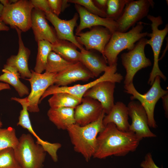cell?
Returning a JSON list of instances; mask_svg holds the SVG:
<instances>
[{
  "label": "cell",
  "mask_w": 168,
  "mask_h": 168,
  "mask_svg": "<svg viewBox=\"0 0 168 168\" xmlns=\"http://www.w3.org/2000/svg\"><path fill=\"white\" fill-rule=\"evenodd\" d=\"M140 140L133 132L119 130L115 124H107L99 133L93 157L105 159L111 156H124L135 151Z\"/></svg>",
  "instance_id": "1"
},
{
  "label": "cell",
  "mask_w": 168,
  "mask_h": 168,
  "mask_svg": "<svg viewBox=\"0 0 168 168\" xmlns=\"http://www.w3.org/2000/svg\"><path fill=\"white\" fill-rule=\"evenodd\" d=\"M105 114L104 111L97 120L87 125L81 126L75 124L69 125L66 129L74 150L87 161L95 152L97 137L104 128L103 120Z\"/></svg>",
  "instance_id": "2"
},
{
  "label": "cell",
  "mask_w": 168,
  "mask_h": 168,
  "mask_svg": "<svg viewBox=\"0 0 168 168\" xmlns=\"http://www.w3.org/2000/svg\"><path fill=\"white\" fill-rule=\"evenodd\" d=\"M142 22H139L128 31L113 33L105 48L104 57L109 66L117 65L118 54L123 50L133 49L135 43L141 39L147 36L148 33L142 32Z\"/></svg>",
  "instance_id": "3"
},
{
  "label": "cell",
  "mask_w": 168,
  "mask_h": 168,
  "mask_svg": "<svg viewBox=\"0 0 168 168\" xmlns=\"http://www.w3.org/2000/svg\"><path fill=\"white\" fill-rule=\"evenodd\" d=\"M14 151L15 158L21 168H42L46 152L35 142L29 134H23Z\"/></svg>",
  "instance_id": "4"
},
{
  "label": "cell",
  "mask_w": 168,
  "mask_h": 168,
  "mask_svg": "<svg viewBox=\"0 0 168 168\" xmlns=\"http://www.w3.org/2000/svg\"><path fill=\"white\" fill-rule=\"evenodd\" d=\"M161 78L159 76H156L150 89L143 94L139 93L136 90L133 82L124 86L125 91L132 95L131 100H137L143 106L147 116L149 126L153 128L157 127L154 118L155 105L160 99L168 92L167 90L161 87Z\"/></svg>",
  "instance_id": "5"
},
{
  "label": "cell",
  "mask_w": 168,
  "mask_h": 168,
  "mask_svg": "<svg viewBox=\"0 0 168 168\" xmlns=\"http://www.w3.org/2000/svg\"><path fill=\"white\" fill-rule=\"evenodd\" d=\"M34 8L30 0H18L4 6L0 17L6 25L26 32L31 27V13Z\"/></svg>",
  "instance_id": "6"
},
{
  "label": "cell",
  "mask_w": 168,
  "mask_h": 168,
  "mask_svg": "<svg viewBox=\"0 0 168 168\" xmlns=\"http://www.w3.org/2000/svg\"><path fill=\"white\" fill-rule=\"evenodd\" d=\"M147 17L151 22L152 30L151 33H148L147 36L150 37V39L147 41V44L151 46L153 53V66L148 81V84L152 85L157 76L160 77L165 81L166 79L159 68L158 61L163 42L168 32V25L167 24L163 29L159 30V26L163 23L162 17L160 16H154L150 15H148Z\"/></svg>",
  "instance_id": "7"
},
{
  "label": "cell",
  "mask_w": 168,
  "mask_h": 168,
  "mask_svg": "<svg viewBox=\"0 0 168 168\" xmlns=\"http://www.w3.org/2000/svg\"><path fill=\"white\" fill-rule=\"evenodd\" d=\"M147 40L145 38L141 39L133 49L121 54L122 64L126 71L124 85L133 82V77L138 71L151 65V61L146 57L144 51Z\"/></svg>",
  "instance_id": "8"
},
{
  "label": "cell",
  "mask_w": 168,
  "mask_h": 168,
  "mask_svg": "<svg viewBox=\"0 0 168 168\" xmlns=\"http://www.w3.org/2000/svg\"><path fill=\"white\" fill-rule=\"evenodd\" d=\"M117 65L108 66L103 75L95 80L85 84L75 85L71 86L52 85L44 93L40 99V103L48 96L59 92L68 93L82 100L84 94L87 90L100 82L110 81L115 83H120L123 77L121 74L116 72Z\"/></svg>",
  "instance_id": "9"
},
{
  "label": "cell",
  "mask_w": 168,
  "mask_h": 168,
  "mask_svg": "<svg viewBox=\"0 0 168 168\" xmlns=\"http://www.w3.org/2000/svg\"><path fill=\"white\" fill-rule=\"evenodd\" d=\"M154 3L151 0H130L126 4L121 16L116 21V31L125 32L138 21L148 15Z\"/></svg>",
  "instance_id": "10"
},
{
  "label": "cell",
  "mask_w": 168,
  "mask_h": 168,
  "mask_svg": "<svg viewBox=\"0 0 168 168\" xmlns=\"http://www.w3.org/2000/svg\"><path fill=\"white\" fill-rule=\"evenodd\" d=\"M32 76L27 80L30 82L31 91L27 97V110L30 112H38L40 111L38 105L41 96L50 86L54 84L57 73L45 72L38 73L30 70Z\"/></svg>",
  "instance_id": "11"
},
{
  "label": "cell",
  "mask_w": 168,
  "mask_h": 168,
  "mask_svg": "<svg viewBox=\"0 0 168 168\" xmlns=\"http://www.w3.org/2000/svg\"><path fill=\"white\" fill-rule=\"evenodd\" d=\"M127 107L128 115L132 120L129 131L134 133L140 140L143 138L156 137L149 128L147 113L140 103L132 101L129 103Z\"/></svg>",
  "instance_id": "12"
},
{
  "label": "cell",
  "mask_w": 168,
  "mask_h": 168,
  "mask_svg": "<svg viewBox=\"0 0 168 168\" xmlns=\"http://www.w3.org/2000/svg\"><path fill=\"white\" fill-rule=\"evenodd\" d=\"M111 35L110 31L106 28L97 26L93 27L90 31L76 34L75 36L77 41L81 45H84L86 50H96L104 57L105 48Z\"/></svg>",
  "instance_id": "13"
},
{
  "label": "cell",
  "mask_w": 168,
  "mask_h": 168,
  "mask_svg": "<svg viewBox=\"0 0 168 168\" xmlns=\"http://www.w3.org/2000/svg\"><path fill=\"white\" fill-rule=\"evenodd\" d=\"M11 100L18 102L22 107V109L20 112L17 125L26 129L34 136L37 138L36 142L42 147L45 151L50 155L54 162H57L58 160L57 152L61 147V145L58 143H51L44 141L41 139L35 132L32 126L27 110L28 104L27 97L24 98L13 97L12 98Z\"/></svg>",
  "instance_id": "14"
},
{
  "label": "cell",
  "mask_w": 168,
  "mask_h": 168,
  "mask_svg": "<svg viewBox=\"0 0 168 168\" xmlns=\"http://www.w3.org/2000/svg\"><path fill=\"white\" fill-rule=\"evenodd\" d=\"M104 112L102 105L97 100L83 97L81 103L74 109L75 124L83 126L97 120Z\"/></svg>",
  "instance_id": "15"
},
{
  "label": "cell",
  "mask_w": 168,
  "mask_h": 168,
  "mask_svg": "<svg viewBox=\"0 0 168 168\" xmlns=\"http://www.w3.org/2000/svg\"><path fill=\"white\" fill-rule=\"evenodd\" d=\"M46 18L54 27L58 39L68 41L75 45L81 50L84 48L77 41L73 31L77 24L78 15L75 13L68 20H62L51 12L45 13Z\"/></svg>",
  "instance_id": "16"
},
{
  "label": "cell",
  "mask_w": 168,
  "mask_h": 168,
  "mask_svg": "<svg viewBox=\"0 0 168 168\" xmlns=\"http://www.w3.org/2000/svg\"><path fill=\"white\" fill-rule=\"evenodd\" d=\"M115 87V82L110 81L101 82L87 90L83 97H90L98 101L105 114H107L114 104V94Z\"/></svg>",
  "instance_id": "17"
},
{
  "label": "cell",
  "mask_w": 168,
  "mask_h": 168,
  "mask_svg": "<svg viewBox=\"0 0 168 168\" xmlns=\"http://www.w3.org/2000/svg\"><path fill=\"white\" fill-rule=\"evenodd\" d=\"M75 8L80 18V22L75 30L76 34L81 32L86 28L103 26L108 29L112 34L116 31L118 25L116 21L107 18H103L92 14L82 6L77 4Z\"/></svg>",
  "instance_id": "18"
},
{
  "label": "cell",
  "mask_w": 168,
  "mask_h": 168,
  "mask_svg": "<svg viewBox=\"0 0 168 168\" xmlns=\"http://www.w3.org/2000/svg\"><path fill=\"white\" fill-rule=\"evenodd\" d=\"M45 12L34 8L31 13V27L35 41H47L52 44L57 40L56 35L49 24Z\"/></svg>",
  "instance_id": "19"
},
{
  "label": "cell",
  "mask_w": 168,
  "mask_h": 168,
  "mask_svg": "<svg viewBox=\"0 0 168 168\" xmlns=\"http://www.w3.org/2000/svg\"><path fill=\"white\" fill-rule=\"evenodd\" d=\"M94 77L91 72L81 62H78L57 73L54 84L58 86H67L76 81H87Z\"/></svg>",
  "instance_id": "20"
},
{
  "label": "cell",
  "mask_w": 168,
  "mask_h": 168,
  "mask_svg": "<svg viewBox=\"0 0 168 168\" xmlns=\"http://www.w3.org/2000/svg\"><path fill=\"white\" fill-rule=\"evenodd\" d=\"M14 29L16 31L18 37V51L17 55H12L8 58L6 64L16 68L22 78H30L32 73L29 69L28 61L30 51L23 43L21 31L16 27Z\"/></svg>",
  "instance_id": "21"
},
{
  "label": "cell",
  "mask_w": 168,
  "mask_h": 168,
  "mask_svg": "<svg viewBox=\"0 0 168 168\" xmlns=\"http://www.w3.org/2000/svg\"><path fill=\"white\" fill-rule=\"evenodd\" d=\"M128 116L127 106L123 102L118 101L114 104L109 113L105 115L103 123L105 127L109 123H113L120 131H128L130 126Z\"/></svg>",
  "instance_id": "22"
},
{
  "label": "cell",
  "mask_w": 168,
  "mask_h": 168,
  "mask_svg": "<svg viewBox=\"0 0 168 168\" xmlns=\"http://www.w3.org/2000/svg\"><path fill=\"white\" fill-rule=\"evenodd\" d=\"M80 52L79 62L91 72L94 77H97L104 72L108 67L107 61L103 57H101L84 48Z\"/></svg>",
  "instance_id": "23"
},
{
  "label": "cell",
  "mask_w": 168,
  "mask_h": 168,
  "mask_svg": "<svg viewBox=\"0 0 168 168\" xmlns=\"http://www.w3.org/2000/svg\"><path fill=\"white\" fill-rule=\"evenodd\" d=\"M74 109L68 107L50 108L47 114L49 120L58 129L66 130L69 125L75 124Z\"/></svg>",
  "instance_id": "24"
},
{
  "label": "cell",
  "mask_w": 168,
  "mask_h": 168,
  "mask_svg": "<svg viewBox=\"0 0 168 168\" xmlns=\"http://www.w3.org/2000/svg\"><path fill=\"white\" fill-rule=\"evenodd\" d=\"M2 72L3 73L0 76V81L12 85L20 97L29 95V90L20 80V74L16 68L6 64Z\"/></svg>",
  "instance_id": "25"
},
{
  "label": "cell",
  "mask_w": 168,
  "mask_h": 168,
  "mask_svg": "<svg viewBox=\"0 0 168 168\" xmlns=\"http://www.w3.org/2000/svg\"><path fill=\"white\" fill-rule=\"evenodd\" d=\"M77 47L72 43L66 40L58 39L52 44V51L65 60L75 63L79 62L80 52L77 49Z\"/></svg>",
  "instance_id": "26"
},
{
  "label": "cell",
  "mask_w": 168,
  "mask_h": 168,
  "mask_svg": "<svg viewBox=\"0 0 168 168\" xmlns=\"http://www.w3.org/2000/svg\"><path fill=\"white\" fill-rule=\"evenodd\" d=\"M48 100L51 108L68 107L75 108L81 102V99L70 94L65 92L54 93Z\"/></svg>",
  "instance_id": "27"
},
{
  "label": "cell",
  "mask_w": 168,
  "mask_h": 168,
  "mask_svg": "<svg viewBox=\"0 0 168 168\" xmlns=\"http://www.w3.org/2000/svg\"><path fill=\"white\" fill-rule=\"evenodd\" d=\"M37 43L38 52L34 71L42 73L45 70L48 55L52 51V44L44 40L39 41Z\"/></svg>",
  "instance_id": "28"
},
{
  "label": "cell",
  "mask_w": 168,
  "mask_h": 168,
  "mask_svg": "<svg viewBox=\"0 0 168 168\" xmlns=\"http://www.w3.org/2000/svg\"><path fill=\"white\" fill-rule=\"evenodd\" d=\"M73 63L65 60L52 51L49 53L47 58L45 72L58 73Z\"/></svg>",
  "instance_id": "29"
},
{
  "label": "cell",
  "mask_w": 168,
  "mask_h": 168,
  "mask_svg": "<svg viewBox=\"0 0 168 168\" xmlns=\"http://www.w3.org/2000/svg\"><path fill=\"white\" fill-rule=\"evenodd\" d=\"M19 142V139L16 136L14 128L9 127L2 128L0 127V151L8 148H12L14 149Z\"/></svg>",
  "instance_id": "30"
},
{
  "label": "cell",
  "mask_w": 168,
  "mask_h": 168,
  "mask_svg": "<svg viewBox=\"0 0 168 168\" xmlns=\"http://www.w3.org/2000/svg\"><path fill=\"white\" fill-rule=\"evenodd\" d=\"M129 0H107L106 18L116 21L121 15Z\"/></svg>",
  "instance_id": "31"
},
{
  "label": "cell",
  "mask_w": 168,
  "mask_h": 168,
  "mask_svg": "<svg viewBox=\"0 0 168 168\" xmlns=\"http://www.w3.org/2000/svg\"><path fill=\"white\" fill-rule=\"evenodd\" d=\"M0 168H21L16 160L12 148L0 151Z\"/></svg>",
  "instance_id": "32"
},
{
  "label": "cell",
  "mask_w": 168,
  "mask_h": 168,
  "mask_svg": "<svg viewBox=\"0 0 168 168\" xmlns=\"http://www.w3.org/2000/svg\"><path fill=\"white\" fill-rule=\"evenodd\" d=\"M68 2H71L80 5L89 12L101 17L106 18L105 12L99 9L92 0H69Z\"/></svg>",
  "instance_id": "33"
},
{
  "label": "cell",
  "mask_w": 168,
  "mask_h": 168,
  "mask_svg": "<svg viewBox=\"0 0 168 168\" xmlns=\"http://www.w3.org/2000/svg\"><path fill=\"white\" fill-rule=\"evenodd\" d=\"M51 12L58 16L69 5L68 0H48Z\"/></svg>",
  "instance_id": "34"
},
{
  "label": "cell",
  "mask_w": 168,
  "mask_h": 168,
  "mask_svg": "<svg viewBox=\"0 0 168 168\" xmlns=\"http://www.w3.org/2000/svg\"><path fill=\"white\" fill-rule=\"evenodd\" d=\"M34 8L41 11L45 13L51 12L48 0H30Z\"/></svg>",
  "instance_id": "35"
},
{
  "label": "cell",
  "mask_w": 168,
  "mask_h": 168,
  "mask_svg": "<svg viewBox=\"0 0 168 168\" xmlns=\"http://www.w3.org/2000/svg\"><path fill=\"white\" fill-rule=\"evenodd\" d=\"M140 166L142 168H163L159 167L155 164L152 155L150 152L146 154L144 159L140 164Z\"/></svg>",
  "instance_id": "36"
},
{
  "label": "cell",
  "mask_w": 168,
  "mask_h": 168,
  "mask_svg": "<svg viewBox=\"0 0 168 168\" xmlns=\"http://www.w3.org/2000/svg\"><path fill=\"white\" fill-rule=\"evenodd\" d=\"M93 1L99 9L105 12L107 0H95Z\"/></svg>",
  "instance_id": "37"
},
{
  "label": "cell",
  "mask_w": 168,
  "mask_h": 168,
  "mask_svg": "<svg viewBox=\"0 0 168 168\" xmlns=\"http://www.w3.org/2000/svg\"><path fill=\"white\" fill-rule=\"evenodd\" d=\"M164 109L165 111V113L166 116H168V93L163 96L161 98Z\"/></svg>",
  "instance_id": "38"
},
{
  "label": "cell",
  "mask_w": 168,
  "mask_h": 168,
  "mask_svg": "<svg viewBox=\"0 0 168 168\" xmlns=\"http://www.w3.org/2000/svg\"><path fill=\"white\" fill-rule=\"evenodd\" d=\"M9 30V27L0 19V31H7Z\"/></svg>",
  "instance_id": "39"
},
{
  "label": "cell",
  "mask_w": 168,
  "mask_h": 168,
  "mask_svg": "<svg viewBox=\"0 0 168 168\" xmlns=\"http://www.w3.org/2000/svg\"><path fill=\"white\" fill-rule=\"evenodd\" d=\"M10 87L7 84L2 83L0 85V91L5 89H10ZM2 125V123L0 122V127Z\"/></svg>",
  "instance_id": "40"
},
{
  "label": "cell",
  "mask_w": 168,
  "mask_h": 168,
  "mask_svg": "<svg viewBox=\"0 0 168 168\" xmlns=\"http://www.w3.org/2000/svg\"><path fill=\"white\" fill-rule=\"evenodd\" d=\"M0 2L4 6L11 4L10 0H0Z\"/></svg>",
  "instance_id": "41"
},
{
  "label": "cell",
  "mask_w": 168,
  "mask_h": 168,
  "mask_svg": "<svg viewBox=\"0 0 168 168\" xmlns=\"http://www.w3.org/2000/svg\"><path fill=\"white\" fill-rule=\"evenodd\" d=\"M4 8V6L0 3V17L2 16Z\"/></svg>",
  "instance_id": "42"
},
{
  "label": "cell",
  "mask_w": 168,
  "mask_h": 168,
  "mask_svg": "<svg viewBox=\"0 0 168 168\" xmlns=\"http://www.w3.org/2000/svg\"><path fill=\"white\" fill-rule=\"evenodd\" d=\"M2 83L0 82V85Z\"/></svg>",
  "instance_id": "43"
}]
</instances>
